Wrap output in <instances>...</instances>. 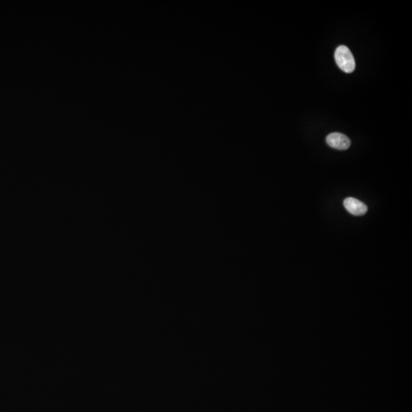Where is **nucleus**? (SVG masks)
Returning a JSON list of instances; mask_svg holds the SVG:
<instances>
[{
    "label": "nucleus",
    "instance_id": "1",
    "mask_svg": "<svg viewBox=\"0 0 412 412\" xmlns=\"http://www.w3.org/2000/svg\"><path fill=\"white\" fill-rule=\"evenodd\" d=\"M336 64L345 73H352L356 68V62L350 50L346 46L340 45L334 53Z\"/></svg>",
    "mask_w": 412,
    "mask_h": 412
},
{
    "label": "nucleus",
    "instance_id": "2",
    "mask_svg": "<svg viewBox=\"0 0 412 412\" xmlns=\"http://www.w3.org/2000/svg\"><path fill=\"white\" fill-rule=\"evenodd\" d=\"M326 142L331 148L340 151L347 150L351 144L350 140L347 136L338 132L328 134L326 137Z\"/></svg>",
    "mask_w": 412,
    "mask_h": 412
},
{
    "label": "nucleus",
    "instance_id": "3",
    "mask_svg": "<svg viewBox=\"0 0 412 412\" xmlns=\"http://www.w3.org/2000/svg\"><path fill=\"white\" fill-rule=\"evenodd\" d=\"M343 205L348 212L357 216H361L367 212L368 208L364 203L355 198H346L343 201Z\"/></svg>",
    "mask_w": 412,
    "mask_h": 412
}]
</instances>
